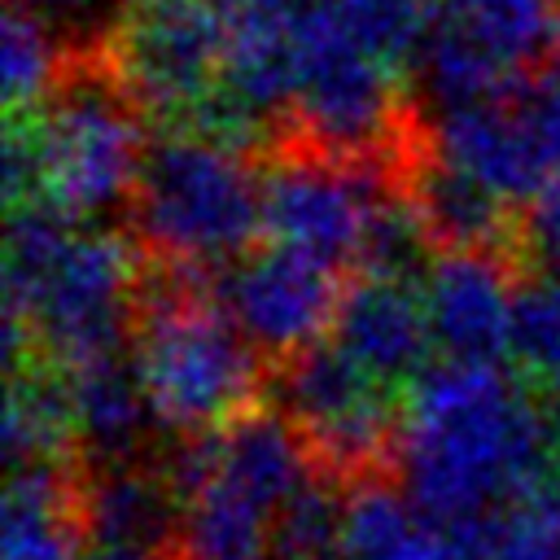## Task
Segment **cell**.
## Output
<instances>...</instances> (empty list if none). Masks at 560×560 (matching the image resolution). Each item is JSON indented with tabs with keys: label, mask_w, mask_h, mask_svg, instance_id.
<instances>
[{
	"label": "cell",
	"mask_w": 560,
	"mask_h": 560,
	"mask_svg": "<svg viewBox=\"0 0 560 560\" xmlns=\"http://www.w3.org/2000/svg\"><path fill=\"white\" fill-rule=\"evenodd\" d=\"M429 149L451 166L477 175L508 201H529L556 175L534 122L512 92L481 105L442 109L429 127Z\"/></svg>",
	"instance_id": "7c38bea8"
},
{
	"label": "cell",
	"mask_w": 560,
	"mask_h": 560,
	"mask_svg": "<svg viewBox=\"0 0 560 560\" xmlns=\"http://www.w3.org/2000/svg\"><path fill=\"white\" fill-rule=\"evenodd\" d=\"M542 499H551V503H560V459L551 464V472H547V481H542V490H538Z\"/></svg>",
	"instance_id": "4dcf8cb0"
},
{
	"label": "cell",
	"mask_w": 560,
	"mask_h": 560,
	"mask_svg": "<svg viewBox=\"0 0 560 560\" xmlns=\"http://www.w3.org/2000/svg\"><path fill=\"white\" fill-rule=\"evenodd\" d=\"M66 381H70L79 451L92 464L136 459L149 424H158V420H153V407H149V394L140 385L131 354H109V359L83 363V368L66 372Z\"/></svg>",
	"instance_id": "d6986e66"
},
{
	"label": "cell",
	"mask_w": 560,
	"mask_h": 560,
	"mask_svg": "<svg viewBox=\"0 0 560 560\" xmlns=\"http://www.w3.org/2000/svg\"><path fill=\"white\" fill-rule=\"evenodd\" d=\"M411 66H416L424 101L438 114L508 96L529 74L499 48V39L459 0H442V13Z\"/></svg>",
	"instance_id": "2e32d148"
},
{
	"label": "cell",
	"mask_w": 560,
	"mask_h": 560,
	"mask_svg": "<svg viewBox=\"0 0 560 560\" xmlns=\"http://www.w3.org/2000/svg\"><path fill=\"white\" fill-rule=\"evenodd\" d=\"M332 341L381 381H416L433 354V328L420 280L359 271L341 293Z\"/></svg>",
	"instance_id": "4fadbf2b"
},
{
	"label": "cell",
	"mask_w": 560,
	"mask_h": 560,
	"mask_svg": "<svg viewBox=\"0 0 560 560\" xmlns=\"http://www.w3.org/2000/svg\"><path fill=\"white\" fill-rule=\"evenodd\" d=\"M276 516L236 494L232 486L206 477L184 494L179 551L184 560H271Z\"/></svg>",
	"instance_id": "7402d4cb"
},
{
	"label": "cell",
	"mask_w": 560,
	"mask_h": 560,
	"mask_svg": "<svg viewBox=\"0 0 560 560\" xmlns=\"http://www.w3.org/2000/svg\"><path fill=\"white\" fill-rule=\"evenodd\" d=\"M521 245L529 249V258H534L538 267L560 271V171L525 201Z\"/></svg>",
	"instance_id": "4316f807"
},
{
	"label": "cell",
	"mask_w": 560,
	"mask_h": 560,
	"mask_svg": "<svg viewBox=\"0 0 560 560\" xmlns=\"http://www.w3.org/2000/svg\"><path fill=\"white\" fill-rule=\"evenodd\" d=\"M249 158L188 127L153 140L131 192L140 245L158 262L188 271L228 267L249 254L262 232V171Z\"/></svg>",
	"instance_id": "5b68a950"
},
{
	"label": "cell",
	"mask_w": 560,
	"mask_h": 560,
	"mask_svg": "<svg viewBox=\"0 0 560 560\" xmlns=\"http://www.w3.org/2000/svg\"><path fill=\"white\" fill-rule=\"evenodd\" d=\"M293 4L228 0V44L219 88L262 118H280L293 105Z\"/></svg>",
	"instance_id": "ac0fdd59"
},
{
	"label": "cell",
	"mask_w": 560,
	"mask_h": 560,
	"mask_svg": "<svg viewBox=\"0 0 560 560\" xmlns=\"http://www.w3.org/2000/svg\"><path fill=\"white\" fill-rule=\"evenodd\" d=\"M341 516H346V494L332 490V477L319 472L276 521V551L298 556V560H324L337 551L341 538Z\"/></svg>",
	"instance_id": "484cf974"
},
{
	"label": "cell",
	"mask_w": 560,
	"mask_h": 560,
	"mask_svg": "<svg viewBox=\"0 0 560 560\" xmlns=\"http://www.w3.org/2000/svg\"><path fill=\"white\" fill-rule=\"evenodd\" d=\"M70 57H66V39L61 26H52L48 18H39L26 4H9L4 22H0V96L9 114H31L39 109L61 79L70 74Z\"/></svg>",
	"instance_id": "603a6c76"
},
{
	"label": "cell",
	"mask_w": 560,
	"mask_h": 560,
	"mask_svg": "<svg viewBox=\"0 0 560 560\" xmlns=\"http://www.w3.org/2000/svg\"><path fill=\"white\" fill-rule=\"evenodd\" d=\"M293 122L302 144L341 153L407 162V118L398 66L363 48L324 0H293Z\"/></svg>",
	"instance_id": "8992f818"
},
{
	"label": "cell",
	"mask_w": 560,
	"mask_h": 560,
	"mask_svg": "<svg viewBox=\"0 0 560 560\" xmlns=\"http://www.w3.org/2000/svg\"><path fill=\"white\" fill-rule=\"evenodd\" d=\"M79 477L66 464L9 468L0 508V560H88Z\"/></svg>",
	"instance_id": "e0dca14e"
},
{
	"label": "cell",
	"mask_w": 560,
	"mask_h": 560,
	"mask_svg": "<svg viewBox=\"0 0 560 560\" xmlns=\"http://www.w3.org/2000/svg\"><path fill=\"white\" fill-rule=\"evenodd\" d=\"M223 44L219 0H131L101 31V66L140 114L179 127L219 88Z\"/></svg>",
	"instance_id": "52a82bcc"
},
{
	"label": "cell",
	"mask_w": 560,
	"mask_h": 560,
	"mask_svg": "<svg viewBox=\"0 0 560 560\" xmlns=\"http://www.w3.org/2000/svg\"><path fill=\"white\" fill-rule=\"evenodd\" d=\"M144 293L127 236L79 223L48 201L9 214L4 245V363L44 359L61 372L122 354Z\"/></svg>",
	"instance_id": "7a4b0ae2"
},
{
	"label": "cell",
	"mask_w": 560,
	"mask_h": 560,
	"mask_svg": "<svg viewBox=\"0 0 560 560\" xmlns=\"http://www.w3.org/2000/svg\"><path fill=\"white\" fill-rule=\"evenodd\" d=\"M18 4L35 9L52 26H92V22H105V9H109V0H18Z\"/></svg>",
	"instance_id": "83f0119b"
},
{
	"label": "cell",
	"mask_w": 560,
	"mask_h": 560,
	"mask_svg": "<svg viewBox=\"0 0 560 560\" xmlns=\"http://www.w3.org/2000/svg\"><path fill=\"white\" fill-rule=\"evenodd\" d=\"M508 359L534 376L560 372V271L538 267L516 284Z\"/></svg>",
	"instance_id": "d4e9b609"
},
{
	"label": "cell",
	"mask_w": 560,
	"mask_h": 560,
	"mask_svg": "<svg viewBox=\"0 0 560 560\" xmlns=\"http://www.w3.org/2000/svg\"><path fill=\"white\" fill-rule=\"evenodd\" d=\"M140 118L144 114L127 101V92L114 83L101 57L74 61L61 88L39 109L9 114V206L48 201L79 223L131 206L149 153Z\"/></svg>",
	"instance_id": "3957f363"
},
{
	"label": "cell",
	"mask_w": 560,
	"mask_h": 560,
	"mask_svg": "<svg viewBox=\"0 0 560 560\" xmlns=\"http://www.w3.org/2000/svg\"><path fill=\"white\" fill-rule=\"evenodd\" d=\"M214 293L262 354L289 359L332 332L346 284L341 267L271 241L228 262Z\"/></svg>",
	"instance_id": "30bf717a"
},
{
	"label": "cell",
	"mask_w": 560,
	"mask_h": 560,
	"mask_svg": "<svg viewBox=\"0 0 560 560\" xmlns=\"http://www.w3.org/2000/svg\"><path fill=\"white\" fill-rule=\"evenodd\" d=\"M556 464L542 402L503 363L438 359L402 394L398 486L438 521L529 503Z\"/></svg>",
	"instance_id": "6da1fadb"
},
{
	"label": "cell",
	"mask_w": 560,
	"mask_h": 560,
	"mask_svg": "<svg viewBox=\"0 0 560 560\" xmlns=\"http://www.w3.org/2000/svg\"><path fill=\"white\" fill-rule=\"evenodd\" d=\"M280 411L302 429L328 477L372 481L394 468L402 438V394L354 363L337 341H315L280 368Z\"/></svg>",
	"instance_id": "ba28073f"
},
{
	"label": "cell",
	"mask_w": 560,
	"mask_h": 560,
	"mask_svg": "<svg viewBox=\"0 0 560 560\" xmlns=\"http://www.w3.org/2000/svg\"><path fill=\"white\" fill-rule=\"evenodd\" d=\"M516 276L508 254L490 249H438L420 276L433 350L459 363H503L512 350Z\"/></svg>",
	"instance_id": "8fae6325"
},
{
	"label": "cell",
	"mask_w": 560,
	"mask_h": 560,
	"mask_svg": "<svg viewBox=\"0 0 560 560\" xmlns=\"http://www.w3.org/2000/svg\"><path fill=\"white\" fill-rule=\"evenodd\" d=\"M538 402H542L547 429H551V438H556V446H560V372L542 376V394H538Z\"/></svg>",
	"instance_id": "f546056e"
},
{
	"label": "cell",
	"mask_w": 560,
	"mask_h": 560,
	"mask_svg": "<svg viewBox=\"0 0 560 560\" xmlns=\"http://www.w3.org/2000/svg\"><path fill=\"white\" fill-rule=\"evenodd\" d=\"M538 512V560H560V503L534 494Z\"/></svg>",
	"instance_id": "f1b7e54d"
},
{
	"label": "cell",
	"mask_w": 560,
	"mask_h": 560,
	"mask_svg": "<svg viewBox=\"0 0 560 560\" xmlns=\"http://www.w3.org/2000/svg\"><path fill=\"white\" fill-rule=\"evenodd\" d=\"M131 363L153 420L179 438L232 424L262 394V350L236 328L201 271L171 262L144 276Z\"/></svg>",
	"instance_id": "277c9868"
},
{
	"label": "cell",
	"mask_w": 560,
	"mask_h": 560,
	"mask_svg": "<svg viewBox=\"0 0 560 560\" xmlns=\"http://www.w3.org/2000/svg\"><path fill=\"white\" fill-rule=\"evenodd\" d=\"M402 197L411 201L416 219L424 223L433 249H490L508 254L521 245L516 201L481 184L477 175L451 166L429 144L411 149L402 162Z\"/></svg>",
	"instance_id": "9a60e30c"
},
{
	"label": "cell",
	"mask_w": 560,
	"mask_h": 560,
	"mask_svg": "<svg viewBox=\"0 0 560 560\" xmlns=\"http://www.w3.org/2000/svg\"><path fill=\"white\" fill-rule=\"evenodd\" d=\"M280 560H298V556H280Z\"/></svg>",
	"instance_id": "d6a6232c"
},
{
	"label": "cell",
	"mask_w": 560,
	"mask_h": 560,
	"mask_svg": "<svg viewBox=\"0 0 560 560\" xmlns=\"http://www.w3.org/2000/svg\"><path fill=\"white\" fill-rule=\"evenodd\" d=\"M328 13L389 66H411L429 39L442 0H324Z\"/></svg>",
	"instance_id": "cb8c5ba5"
},
{
	"label": "cell",
	"mask_w": 560,
	"mask_h": 560,
	"mask_svg": "<svg viewBox=\"0 0 560 560\" xmlns=\"http://www.w3.org/2000/svg\"><path fill=\"white\" fill-rule=\"evenodd\" d=\"M74 446H79V433H74V407H70L66 372L44 363V359L9 368V394H4V455H9V468L66 464V455Z\"/></svg>",
	"instance_id": "44dd1931"
},
{
	"label": "cell",
	"mask_w": 560,
	"mask_h": 560,
	"mask_svg": "<svg viewBox=\"0 0 560 560\" xmlns=\"http://www.w3.org/2000/svg\"><path fill=\"white\" fill-rule=\"evenodd\" d=\"M79 499L92 547L162 560L166 547L179 542L184 499L166 477V468H149L140 459L92 464L79 477Z\"/></svg>",
	"instance_id": "5bb4252c"
},
{
	"label": "cell",
	"mask_w": 560,
	"mask_h": 560,
	"mask_svg": "<svg viewBox=\"0 0 560 560\" xmlns=\"http://www.w3.org/2000/svg\"><path fill=\"white\" fill-rule=\"evenodd\" d=\"M398 184V162L293 144L262 171V232L332 267H359L368 228Z\"/></svg>",
	"instance_id": "9c48e42d"
},
{
	"label": "cell",
	"mask_w": 560,
	"mask_h": 560,
	"mask_svg": "<svg viewBox=\"0 0 560 560\" xmlns=\"http://www.w3.org/2000/svg\"><path fill=\"white\" fill-rule=\"evenodd\" d=\"M446 525L429 516L402 486L359 481L346 494L337 560H438Z\"/></svg>",
	"instance_id": "ffe728a7"
},
{
	"label": "cell",
	"mask_w": 560,
	"mask_h": 560,
	"mask_svg": "<svg viewBox=\"0 0 560 560\" xmlns=\"http://www.w3.org/2000/svg\"><path fill=\"white\" fill-rule=\"evenodd\" d=\"M88 560H140V556H127V551H109V547H92Z\"/></svg>",
	"instance_id": "1f68e13d"
}]
</instances>
